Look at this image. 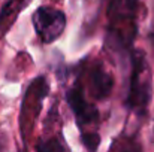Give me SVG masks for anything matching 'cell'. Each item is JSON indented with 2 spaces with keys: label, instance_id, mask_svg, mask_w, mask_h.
<instances>
[{
  "label": "cell",
  "instance_id": "8992f818",
  "mask_svg": "<svg viewBox=\"0 0 154 152\" xmlns=\"http://www.w3.org/2000/svg\"><path fill=\"white\" fill-rule=\"evenodd\" d=\"M85 94L93 103L105 100L114 90V76L102 61L94 60L84 69V76L79 78Z\"/></svg>",
  "mask_w": 154,
  "mask_h": 152
},
{
  "label": "cell",
  "instance_id": "5b68a950",
  "mask_svg": "<svg viewBox=\"0 0 154 152\" xmlns=\"http://www.w3.org/2000/svg\"><path fill=\"white\" fill-rule=\"evenodd\" d=\"M36 36L44 45L55 42L64 31L67 19L66 13L52 6H39L32 16Z\"/></svg>",
  "mask_w": 154,
  "mask_h": 152
},
{
  "label": "cell",
  "instance_id": "ba28073f",
  "mask_svg": "<svg viewBox=\"0 0 154 152\" xmlns=\"http://www.w3.org/2000/svg\"><path fill=\"white\" fill-rule=\"evenodd\" d=\"M35 152H70L66 142H64V137L61 134H55L47 140H41L36 146Z\"/></svg>",
  "mask_w": 154,
  "mask_h": 152
},
{
  "label": "cell",
  "instance_id": "52a82bcc",
  "mask_svg": "<svg viewBox=\"0 0 154 152\" xmlns=\"http://www.w3.org/2000/svg\"><path fill=\"white\" fill-rule=\"evenodd\" d=\"M30 0H8L6 1V4L0 10V31L8 28L15 21V18L20 13V10H23V7Z\"/></svg>",
  "mask_w": 154,
  "mask_h": 152
},
{
  "label": "cell",
  "instance_id": "277c9868",
  "mask_svg": "<svg viewBox=\"0 0 154 152\" xmlns=\"http://www.w3.org/2000/svg\"><path fill=\"white\" fill-rule=\"evenodd\" d=\"M48 91H50V85L47 78L44 76L35 79L30 84L29 90L26 91L23 106H21V118H20V130L24 139L29 137V133L35 127V122L42 110V103L45 100Z\"/></svg>",
  "mask_w": 154,
  "mask_h": 152
},
{
  "label": "cell",
  "instance_id": "3957f363",
  "mask_svg": "<svg viewBox=\"0 0 154 152\" xmlns=\"http://www.w3.org/2000/svg\"><path fill=\"white\" fill-rule=\"evenodd\" d=\"M153 93V76L147 57L142 51L130 52V76L127 91V107L132 113L144 116L148 112Z\"/></svg>",
  "mask_w": 154,
  "mask_h": 152
},
{
  "label": "cell",
  "instance_id": "7a4b0ae2",
  "mask_svg": "<svg viewBox=\"0 0 154 152\" xmlns=\"http://www.w3.org/2000/svg\"><path fill=\"white\" fill-rule=\"evenodd\" d=\"M66 100L76 119L81 131V140L90 152H96L100 145V136L96 130L99 122V109L96 103L90 100L85 94L81 79H76L66 93Z\"/></svg>",
  "mask_w": 154,
  "mask_h": 152
},
{
  "label": "cell",
  "instance_id": "6da1fadb",
  "mask_svg": "<svg viewBox=\"0 0 154 152\" xmlns=\"http://www.w3.org/2000/svg\"><path fill=\"white\" fill-rule=\"evenodd\" d=\"M142 0H109L106 10L105 42L112 51L132 52L141 15Z\"/></svg>",
  "mask_w": 154,
  "mask_h": 152
}]
</instances>
